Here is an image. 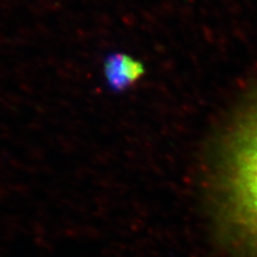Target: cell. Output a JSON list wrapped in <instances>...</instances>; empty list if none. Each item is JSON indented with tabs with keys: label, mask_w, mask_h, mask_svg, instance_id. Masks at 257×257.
<instances>
[{
	"label": "cell",
	"mask_w": 257,
	"mask_h": 257,
	"mask_svg": "<svg viewBox=\"0 0 257 257\" xmlns=\"http://www.w3.org/2000/svg\"><path fill=\"white\" fill-rule=\"evenodd\" d=\"M222 192L231 225L257 247V108L232 135L224 161Z\"/></svg>",
	"instance_id": "6da1fadb"
},
{
	"label": "cell",
	"mask_w": 257,
	"mask_h": 257,
	"mask_svg": "<svg viewBox=\"0 0 257 257\" xmlns=\"http://www.w3.org/2000/svg\"><path fill=\"white\" fill-rule=\"evenodd\" d=\"M143 64L131 56L111 54L104 62V75L112 90L122 91L134 85L144 75Z\"/></svg>",
	"instance_id": "7a4b0ae2"
}]
</instances>
